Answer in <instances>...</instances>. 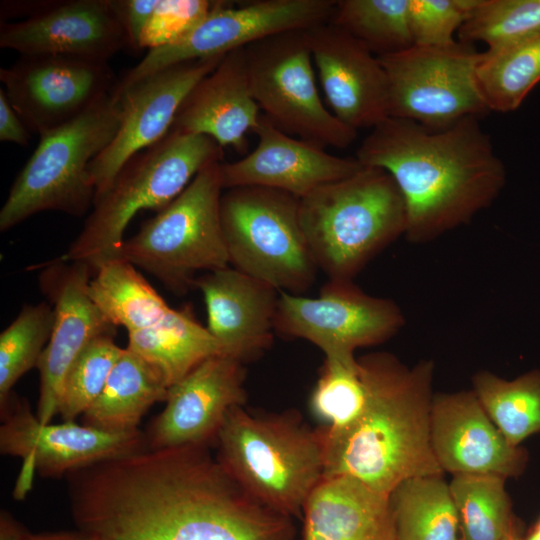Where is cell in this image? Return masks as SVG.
Wrapping results in <instances>:
<instances>
[{"label":"cell","mask_w":540,"mask_h":540,"mask_svg":"<svg viewBox=\"0 0 540 540\" xmlns=\"http://www.w3.org/2000/svg\"><path fill=\"white\" fill-rule=\"evenodd\" d=\"M124 348L114 334L92 340L69 368L61 389L58 414L62 421L73 422L90 407L104 389Z\"/></svg>","instance_id":"cell-37"},{"label":"cell","mask_w":540,"mask_h":540,"mask_svg":"<svg viewBox=\"0 0 540 540\" xmlns=\"http://www.w3.org/2000/svg\"><path fill=\"white\" fill-rule=\"evenodd\" d=\"M522 540H540V534L532 528L527 537Z\"/></svg>","instance_id":"cell-44"},{"label":"cell","mask_w":540,"mask_h":540,"mask_svg":"<svg viewBox=\"0 0 540 540\" xmlns=\"http://www.w3.org/2000/svg\"><path fill=\"white\" fill-rule=\"evenodd\" d=\"M168 390L160 373L126 347L104 389L81 416L82 424L112 433L138 430L146 412L166 401Z\"/></svg>","instance_id":"cell-26"},{"label":"cell","mask_w":540,"mask_h":540,"mask_svg":"<svg viewBox=\"0 0 540 540\" xmlns=\"http://www.w3.org/2000/svg\"><path fill=\"white\" fill-rule=\"evenodd\" d=\"M404 324L393 300L371 296L353 280H329L315 298L279 291L275 332L313 343L325 358L352 360L357 348L387 341Z\"/></svg>","instance_id":"cell-13"},{"label":"cell","mask_w":540,"mask_h":540,"mask_svg":"<svg viewBox=\"0 0 540 540\" xmlns=\"http://www.w3.org/2000/svg\"><path fill=\"white\" fill-rule=\"evenodd\" d=\"M409 0H338L328 23L350 34L377 57L413 45Z\"/></svg>","instance_id":"cell-33"},{"label":"cell","mask_w":540,"mask_h":540,"mask_svg":"<svg viewBox=\"0 0 540 540\" xmlns=\"http://www.w3.org/2000/svg\"><path fill=\"white\" fill-rule=\"evenodd\" d=\"M305 32L331 112L356 131L388 118V80L378 57L328 22Z\"/></svg>","instance_id":"cell-20"},{"label":"cell","mask_w":540,"mask_h":540,"mask_svg":"<svg viewBox=\"0 0 540 540\" xmlns=\"http://www.w3.org/2000/svg\"><path fill=\"white\" fill-rule=\"evenodd\" d=\"M247 70L262 114L280 131L344 149L357 138L323 104L305 30L274 34L245 47Z\"/></svg>","instance_id":"cell-10"},{"label":"cell","mask_w":540,"mask_h":540,"mask_svg":"<svg viewBox=\"0 0 540 540\" xmlns=\"http://www.w3.org/2000/svg\"><path fill=\"white\" fill-rule=\"evenodd\" d=\"M472 390L487 415L513 445L540 432V370L507 380L487 371L472 377Z\"/></svg>","instance_id":"cell-31"},{"label":"cell","mask_w":540,"mask_h":540,"mask_svg":"<svg viewBox=\"0 0 540 540\" xmlns=\"http://www.w3.org/2000/svg\"><path fill=\"white\" fill-rule=\"evenodd\" d=\"M473 44L411 47L379 56L388 80L389 117L443 129L490 111L478 90Z\"/></svg>","instance_id":"cell-11"},{"label":"cell","mask_w":540,"mask_h":540,"mask_svg":"<svg viewBox=\"0 0 540 540\" xmlns=\"http://www.w3.org/2000/svg\"><path fill=\"white\" fill-rule=\"evenodd\" d=\"M0 47L109 61L128 43L111 0H67L2 3Z\"/></svg>","instance_id":"cell-14"},{"label":"cell","mask_w":540,"mask_h":540,"mask_svg":"<svg viewBox=\"0 0 540 540\" xmlns=\"http://www.w3.org/2000/svg\"><path fill=\"white\" fill-rule=\"evenodd\" d=\"M127 348L154 367L168 388L206 359L223 355L220 344L188 308H171L157 323L129 332Z\"/></svg>","instance_id":"cell-27"},{"label":"cell","mask_w":540,"mask_h":540,"mask_svg":"<svg viewBox=\"0 0 540 540\" xmlns=\"http://www.w3.org/2000/svg\"><path fill=\"white\" fill-rule=\"evenodd\" d=\"M49 267L42 275V286L54 306L51 337L37 369L40 392L36 410L38 420L50 423L58 414V404L65 376L72 363L95 338L115 334V328L92 302L88 285L90 266L64 261Z\"/></svg>","instance_id":"cell-19"},{"label":"cell","mask_w":540,"mask_h":540,"mask_svg":"<svg viewBox=\"0 0 540 540\" xmlns=\"http://www.w3.org/2000/svg\"><path fill=\"white\" fill-rule=\"evenodd\" d=\"M124 30L128 47L138 51L145 29L158 0H111Z\"/></svg>","instance_id":"cell-40"},{"label":"cell","mask_w":540,"mask_h":540,"mask_svg":"<svg viewBox=\"0 0 540 540\" xmlns=\"http://www.w3.org/2000/svg\"><path fill=\"white\" fill-rule=\"evenodd\" d=\"M88 285L89 296L114 327L129 332L160 321L171 309L131 263L112 258L102 263Z\"/></svg>","instance_id":"cell-28"},{"label":"cell","mask_w":540,"mask_h":540,"mask_svg":"<svg viewBox=\"0 0 540 540\" xmlns=\"http://www.w3.org/2000/svg\"><path fill=\"white\" fill-rule=\"evenodd\" d=\"M299 200L260 186L226 189L220 221L229 265L278 291L310 288L318 268L300 225Z\"/></svg>","instance_id":"cell-9"},{"label":"cell","mask_w":540,"mask_h":540,"mask_svg":"<svg viewBox=\"0 0 540 540\" xmlns=\"http://www.w3.org/2000/svg\"><path fill=\"white\" fill-rule=\"evenodd\" d=\"M220 1L158 0L145 29L139 47L155 49L168 45L194 28Z\"/></svg>","instance_id":"cell-39"},{"label":"cell","mask_w":540,"mask_h":540,"mask_svg":"<svg viewBox=\"0 0 540 540\" xmlns=\"http://www.w3.org/2000/svg\"><path fill=\"white\" fill-rule=\"evenodd\" d=\"M216 458L257 501L302 517L305 502L324 478V444L296 410L255 413L232 408L214 445Z\"/></svg>","instance_id":"cell-4"},{"label":"cell","mask_w":540,"mask_h":540,"mask_svg":"<svg viewBox=\"0 0 540 540\" xmlns=\"http://www.w3.org/2000/svg\"><path fill=\"white\" fill-rule=\"evenodd\" d=\"M220 164L201 169L172 202L123 240L113 258L144 269L177 294L195 286L198 271L229 266L220 221Z\"/></svg>","instance_id":"cell-8"},{"label":"cell","mask_w":540,"mask_h":540,"mask_svg":"<svg viewBox=\"0 0 540 540\" xmlns=\"http://www.w3.org/2000/svg\"><path fill=\"white\" fill-rule=\"evenodd\" d=\"M299 220L311 256L329 280H353L404 235L407 221L392 176L370 166L300 199Z\"/></svg>","instance_id":"cell-5"},{"label":"cell","mask_w":540,"mask_h":540,"mask_svg":"<svg viewBox=\"0 0 540 540\" xmlns=\"http://www.w3.org/2000/svg\"><path fill=\"white\" fill-rule=\"evenodd\" d=\"M475 78L489 111L516 110L540 82V31L480 52Z\"/></svg>","instance_id":"cell-30"},{"label":"cell","mask_w":540,"mask_h":540,"mask_svg":"<svg viewBox=\"0 0 540 540\" xmlns=\"http://www.w3.org/2000/svg\"><path fill=\"white\" fill-rule=\"evenodd\" d=\"M358 363L365 406L343 432L327 435L319 428L324 477H349L389 496L408 479L443 475L430 436L433 361L409 367L391 353L375 352Z\"/></svg>","instance_id":"cell-3"},{"label":"cell","mask_w":540,"mask_h":540,"mask_svg":"<svg viewBox=\"0 0 540 540\" xmlns=\"http://www.w3.org/2000/svg\"><path fill=\"white\" fill-rule=\"evenodd\" d=\"M366 402V387L358 358L349 361L325 358L310 395V408L327 435L349 428L361 415Z\"/></svg>","instance_id":"cell-35"},{"label":"cell","mask_w":540,"mask_h":540,"mask_svg":"<svg viewBox=\"0 0 540 540\" xmlns=\"http://www.w3.org/2000/svg\"><path fill=\"white\" fill-rule=\"evenodd\" d=\"M207 310V329L223 355L243 364L260 357L273 342L279 291L231 266L195 281Z\"/></svg>","instance_id":"cell-23"},{"label":"cell","mask_w":540,"mask_h":540,"mask_svg":"<svg viewBox=\"0 0 540 540\" xmlns=\"http://www.w3.org/2000/svg\"><path fill=\"white\" fill-rule=\"evenodd\" d=\"M27 540H90L79 530L31 533Z\"/></svg>","instance_id":"cell-43"},{"label":"cell","mask_w":540,"mask_h":540,"mask_svg":"<svg viewBox=\"0 0 540 540\" xmlns=\"http://www.w3.org/2000/svg\"><path fill=\"white\" fill-rule=\"evenodd\" d=\"M54 308L46 302L24 305L14 321L0 334V409L12 396V388L36 367L51 337Z\"/></svg>","instance_id":"cell-34"},{"label":"cell","mask_w":540,"mask_h":540,"mask_svg":"<svg viewBox=\"0 0 540 540\" xmlns=\"http://www.w3.org/2000/svg\"><path fill=\"white\" fill-rule=\"evenodd\" d=\"M540 31V0H476L458 41L502 46Z\"/></svg>","instance_id":"cell-36"},{"label":"cell","mask_w":540,"mask_h":540,"mask_svg":"<svg viewBox=\"0 0 540 540\" xmlns=\"http://www.w3.org/2000/svg\"><path fill=\"white\" fill-rule=\"evenodd\" d=\"M0 452L19 457L43 478L73 471L147 448L141 430L112 433L75 421L41 423L24 399L10 398L1 411Z\"/></svg>","instance_id":"cell-17"},{"label":"cell","mask_w":540,"mask_h":540,"mask_svg":"<svg viewBox=\"0 0 540 540\" xmlns=\"http://www.w3.org/2000/svg\"><path fill=\"white\" fill-rule=\"evenodd\" d=\"M31 132L0 89V140L20 146L29 144Z\"/></svg>","instance_id":"cell-41"},{"label":"cell","mask_w":540,"mask_h":540,"mask_svg":"<svg viewBox=\"0 0 540 540\" xmlns=\"http://www.w3.org/2000/svg\"><path fill=\"white\" fill-rule=\"evenodd\" d=\"M476 0H409L408 24L413 45L445 46L455 42Z\"/></svg>","instance_id":"cell-38"},{"label":"cell","mask_w":540,"mask_h":540,"mask_svg":"<svg viewBox=\"0 0 540 540\" xmlns=\"http://www.w3.org/2000/svg\"><path fill=\"white\" fill-rule=\"evenodd\" d=\"M302 519V540H397L389 496L349 477H324Z\"/></svg>","instance_id":"cell-25"},{"label":"cell","mask_w":540,"mask_h":540,"mask_svg":"<svg viewBox=\"0 0 540 540\" xmlns=\"http://www.w3.org/2000/svg\"><path fill=\"white\" fill-rule=\"evenodd\" d=\"M90 540H294L293 518L251 496L209 446L145 448L68 474Z\"/></svg>","instance_id":"cell-1"},{"label":"cell","mask_w":540,"mask_h":540,"mask_svg":"<svg viewBox=\"0 0 540 540\" xmlns=\"http://www.w3.org/2000/svg\"><path fill=\"white\" fill-rule=\"evenodd\" d=\"M503 540H522V538L519 536L518 531L516 529L512 533H510L507 537H505Z\"/></svg>","instance_id":"cell-45"},{"label":"cell","mask_w":540,"mask_h":540,"mask_svg":"<svg viewBox=\"0 0 540 540\" xmlns=\"http://www.w3.org/2000/svg\"><path fill=\"white\" fill-rule=\"evenodd\" d=\"M356 159L392 176L405 202L404 236L416 244L469 223L506 183L505 165L473 116L443 129L388 117L363 139Z\"/></svg>","instance_id":"cell-2"},{"label":"cell","mask_w":540,"mask_h":540,"mask_svg":"<svg viewBox=\"0 0 540 540\" xmlns=\"http://www.w3.org/2000/svg\"><path fill=\"white\" fill-rule=\"evenodd\" d=\"M31 532L7 510L0 512V540H27Z\"/></svg>","instance_id":"cell-42"},{"label":"cell","mask_w":540,"mask_h":540,"mask_svg":"<svg viewBox=\"0 0 540 540\" xmlns=\"http://www.w3.org/2000/svg\"><path fill=\"white\" fill-rule=\"evenodd\" d=\"M397 540H462L449 483L443 475L408 479L389 495Z\"/></svg>","instance_id":"cell-29"},{"label":"cell","mask_w":540,"mask_h":540,"mask_svg":"<svg viewBox=\"0 0 540 540\" xmlns=\"http://www.w3.org/2000/svg\"><path fill=\"white\" fill-rule=\"evenodd\" d=\"M244 364L210 357L168 390L164 409L145 433L147 447L214 446L228 412L245 405Z\"/></svg>","instance_id":"cell-18"},{"label":"cell","mask_w":540,"mask_h":540,"mask_svg":"<svg viewBox=\"0 0 540 540\" xmlns=\"http://www.w3.org/2000/svg\"><path fill=\"white\" fill-rule=\"evenodd\" d=\"M533 529L540 534V519L537 521Z\"/></svg>","instance_id":"cell-46"},{"label":"cell","mask_w":540,"mask_h":540,"mask_svg":"<svg viewBox=\"0 0 540 540\" xmlns=\"http://www.w3.org/2000/svg\"><path fill=\"white\" fill-rule=\"evenodd\" d=\"M0 81L28 130L39 136L77 118L115 86L109 61L61 55L21 56L0 69Z\"/></svg>","instance_id":"cell-15"},{"label":"cell","mask_w":540,"mask_h":540,"mask_svg":"<svg viewBox=\"0 0 540 540\" xmlns=\"http://www.w3.org/2000/svg\"><path fill=\"white\" fill-rule=\"evenodd\" d=\"M252 94L245 48L227 53L202 78L181 105L171 130L206 135L222 148L244 153L246 134L254 131L262 113Z\"/></svg>","instance_id":"cell-24"},{"label":"cell","mask_w":540,"mask_h":540,"mask_svg":"<svg viewBox=\"0 0 540 540\" xmlns=\"http://www.w3.org/2000/svg\"><path fill=\"white\" fill-rule=\"evenodd\" d=\"M121 101L112 92L70 122L41 136L0 210V230L42 211L84 215L95 200L91 161L113 140Z\"/></svg>","instance_id":"cell-7"},{"label":"cell","mask_w":540,"mask_h":540,"mask_svg":"<svg viewBox=\"0 0 540 540\" xmlns=\"http://www.w3.org/2000/svg\"><path fill=\"white\" fill-rule=\"evenodd\" d=\"M335 0H255L234 7L219 4L178 40L148 50L142 60L117 82L119 92L169 66L223 56L274 34L306 30L329 21Z\"/></svg>","instance_id":"cell-12"},{"label":"cell","mask_w":540,"mask_h":540,"mask_svg":"<svg viewBox=\"0 0 540 540\" xmlns=\"http://www.w3.org/2000/svg\"><path fill=\"white\" fill-rule=\"evenodd\" d=\"M505 480L490 474L453 475L449 488L462 540H503L517 529Z\"/></svg>","instance_id":"cell-32"},{"label":"cell","mask_w":540,"mask_h":540,"mask_svg":"<svg viewBox=\"0 0 540 540\" xmlns=\"http://www.w3.org/2000/svg\"><path fill=\"white\" fill-rule=\"evenodd\" d=\"M224 56L178 63L119 92L112 91L121 101V120L113 140L89 165L95 198L109 188L131 157L168 134L191 90L217 67Z\"/></svg>","instance_id":"cell-16"},{"label":"cell","mask_w":540,"mask_h":540,"mask_svg":"<svg viewBox=\"0 0 540 540\" xmlns=\"http://www.w3.org/2000/svg\"><path fill=\"white\" fill-rule=\"evenodd\" d=\"M430 436L439 466L452 475L507 479L521 475L527 466L526 450L504 437L472 389L434 394Z\"/></svg>","instance_id":"cell-21"},{"label":"cell","mask_w":540,"mask_h":540,"mask_svg":"<svg viewBox=\"0 0 540 540\" xmlns=\"http://www.w3.org/2000/svg\"><path fill=\"white\" fill-rule=\"evenodd\" d=\"M253 132L258 138L253 151L235 162H221L224 189L260 186L302 199L363 167L356 157L330 154L321 145L280 131L263 114Z\"/></svg>","instance_id":"cell-22"},{"label":"cell","mask_w":540,"mask_h":540,"mask_svg":"<svg viewBox=\"0 0 540 540\" xmlns=\"http://www.w3.org/2000/svg\"><path fill=\"white\" fill-rule=\"evenodd\" d=\"M222 156L223 148L212 138L170 130L131 157L109 188L95 198L81 232L61 261L86 263L94 273L114 257L139 211L162 210L201 169Z\"/></svg>","instance_id":"cell-6"}]
</instances>
